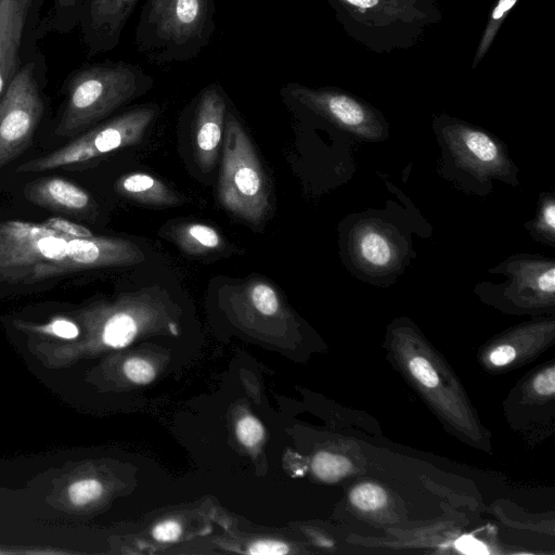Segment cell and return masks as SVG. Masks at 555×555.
<instances>
[{"mask_svg":"<svg viewBox=\"0 0 555 555\" xmlns=\"http://www.w3.org/2000/svg\"><path fill=\"white\" fill-rule=\"evenodd\" d=\"M181 526L176 520H165L156 525L152 531L153 538L160 542L177 541L181 534Z\"/></svg>","mask_w":555,"mask_h":555,"instance_id":"cell-30","label":"cell"},{"mask_svg":"<svg viewBox=\"0 0 555 555\" xmlns=\"http://www.w3.org/2000/svg\"><path fill=\"white\" fill-rule=\"evenodd\" d=\"M172 240L189 255H204L222 245V237L216 229L196 222L182 223L171 231Z\"/></svg>","mask_w":555,"mask_h":555,"instance_id":"cell-21","label":"cell"},{"mask_svg":"<svg viewBox=\"0 0 555 555\" xmlns=\"http://www.w3.org/2000/svg\"><path fill=\"white\" fill-rule=\"evenodd\" d=\"M23 194L34 205L75 217L88 215L94 207L86 190L61 177L31 181L23 188Z\"/></svg>","mask_w":555,"mask_h":555,"instance_id":"cell-17","label":"cell"},{"mask_svg":"<svg viewBox=\"0 0 555 555\" xmlns=\"http://www.w3.org/2000/svg\"><path fill=\"white\" fill-rule=\"evenodd\" d=\"M43 223L47 227H49L57 232L64 233L74 238H87V237H90L93 235L92 232L88 228H86L79 223L72 222L62 217L49 218V219L44 220Z\"/></svg>","mask_w":555,"mask_h":555,"instance_id":"cell-29","label":"cell"},{"mask_svg":"<svg viewBox=\"0 0 555 555\" xmlns=\"http://www.w3.org/2000/svg\"><path fill=\"white\" fill-rule=\"evenodd\" d=\"M554 338V319L524 323L489 340L478 353L479 362L490 373L507 372L539 357Z\"/></svg>","mask_w":555,"mask_h":555,"instance_id":"cell-13","label":"cell"},{"mask_svg":"<svg viewBox=\"0 0 555 555\" xmlns=\"http://www.w3.org/2000/svg\"><path fill=\"white\" fill-rule=\"evenodd\" d=\"M236 435L244 446L253 448L262 440L264 430L257 418L247 415L238 421L236 425Z\"/></svg>","mask_w":555,"mask_h":555,"instance_id":"cell-27","label":"cell"},{"mask_svg":"<svg viewBox=\"0 0 555 555\" xmlns=\"http://www.w3.org/2000/svg\"><path fill=\"white\" fill-rule=\"evenodd\" d=\"M145 260L138 245L122 237L90 236L68 241L63 259L38 266L29 283L46 281L55 276L82 270L125 267Z\"/></svg>","mask_w":555,"mask_h":555,"instance_id":"cell-11","label":"cell"},{"mask_svg":"<svg viewBox=\"0 0 555 555\" xmlns=\"http://www.w3.org/2000/svg\"><path fill=\"white\" fill-rule=\"evenodd\" d=\"M519 0H496L493 4L483 30L478 40L470 69H475L487 55L489 49L493 44L499 30L505 22L508 14L513 11Z\"/></svg>","mask_w":555,"mask_h":555,"instance_id":"cell-22","label":"cell"},{"mask_svg":"<svg viewBox=\"0 0 555 555\" xmlns=\"http://www.w3.org/2000/svg\"><path fill=\"white\" fill-rule=\"evenodd\" d=\"M1 1V0H0Z\"/></svg>","mask_w":555,"mask_h":555,"instance_id":"cell-34","label":"cell"},{"mask_svg":"<svg viewBox=\"0 0 555 555\" xmlns=\"http://www.w3.org/2000/svg\"><path fill=\"white\" fill-rule=\"evenodd\" d=\"M72 237L43 222L8 220L0 223V282L29 283L34 270L61 260Z\"/></svg>","mask_w":555,"mask_h":555,"instance_id":"cell-9","label":"cell"},{"mask_svg":"<svg viewBox=\"0 0 555 555\" xmlns=\"http://www.w3.org/2000/svg\"><path fill=\"white\" fill-rule=\"evenodd\" d=\"M280 93L284 102L297 112L360 138L380 139L387 131V122L378 109L344 89L287 82L281 87Z\"/></svg>","mask_w":555,"mask_h":555,"instance_id":"cell-7","label":"cell"},{"mask_svg":"<svg viewBox=\"0 0 555 555\" xmlns=\"http://www.w3.org/2000/svg\"><path fill=\"white\" fill-rule=\"evenodd\" d=\"M31 0L0 1V100L18 70V54Z\"/></svg>","mask_w":555,"mask_h":555,"instance_id":"cell-18","label":"cell"},{"mask_svg":"<svg viewBox=\"0 0 555 555\" xmlns=\"http://www.w3.org/2000/svg\"><path fill=\"white\" fill-rule=\"evenodd\" d=\"M154 78L142 67L125 62L95 64L77 72L67 87L66 102L54 130L72 137L153 88Z\"/></svg>","mask_w":555,"mask_h":555,"instance_id":"cell-4","label":"cell"},{"mask_svg":"<svg viewBox=\"0 0 555 555\" xmlns=\"http://www.w3.org/2000/svg\"><path fill=\"white\" fill-rule=\"evenodd\" d=\"M215 0H145L134 33L138 52L155 64L196 57L214 37Z\"/></svg>","mask_w":555,"mask_h":555,"instance_id":"cell-3","label":"cell"},{"mask_svg":"<svg viewBox=\"0 0 555 555\" xmlns=\"http://www.w3.org/2000/svg\"><path fill=\"white\" fill-rule=\"evenodd\" d=\"M115 190L127 198L152 206H178L182 202L165 183L143 172L120 177L115 183Z\"/></svg>","mask_w":555,"mask_h":555,"instance_id":"cell-19","label":"cell"},{"mask_svg":"<svg viewBox=\"0 0 555 555\" xmlns=\"http://www.w3.org/2000/svg\"><path fill=\"white\" fill-rule=\"evenodd\" d=\"M222 144L220 203L236 217L258 225L270 210L269 184L247 132L230 111L225 115Z\"/></svg>","mask_w":555,"mask_h":555,"instance_id":"cell-5","label":"cell"},{"mask_svg":"<svg viewBox=\"0 0 555 555\" xmlns=\"http://www.w3.org/2000/svg\"><path fill=\"white\" fill-rule=\"evenodd\" d=\"M353 469L352 463L347 457L330 452H319L312 461V470L315 476L327 482L345 478Z\"/></svg>","mask_w":555,"mask_h":555,"instance_id":"cell-23","label":"cell"},{"mask_svg":"<svg viewBox=\"0 0 555 555\" xmlns=\"http://www.w3.org/2000/svg\"><path fill=\"white\" fill-rule=\"evenodd\" d=\"M390 362L439 417L447 429L463 442L490 450L489 434L444 358L413 324L393 322L386 336Z\"/></svg>","mask_w":555,"mask_h":555,"instance_id":"cell-1","label":"cell"},{"mask_svg":"<svg viewBox=\"0 0 555 555\" xmlns=\"http://www.w3.org/2000/svg\"><path fill=\"white\" fill-rule=\"evenodd\" d=\"M356 246L360 259L376 270L388 269L397 259L396 245L385 232L374 227L359 233Z\"/></svg>","mask_w":555,"mask_h":555,"instance_id":"cell-20","label":"cell"},{"mask_svg":"<svg viewBox=\"0 0 555 555\" xmlns=\"http://www.w3.org/2000/svg\"><path fill=\"white\" fill-rule=\"evenodd\" d=\"M434 127L437 133L452 139V151H457L454 153L464 166L491 175L502 173L506 159L487 132L446 114L435 118Z\"/></svg>","mask_w":555,"mask_h":555,"instance_id":"cell-15","label":"cell"},{"mask_svg":"<svg viewBox=\"0 0 555 555\" xmlns=\"http://www.w3.org/2000/svg\"><path fill=\"white\" fill-rule=\"evenodd\" d=\"M506 280L479 295L508 313H544L555 305V262L541 256L511 257L493 269Z\"/></svg>","mask_w":555,"mask_h":555,"instance_id":"cell-8","label":"cell"},{"mask_svg":"<svg viewBox=\"0 0 555 555\" xmlns=\"http://www.w3.org/2000/svg\"><path fill=\"white\" fill-rule=\"evenodd\" d=\"M351 504L360 512H377L388 502L385 489L373 482L354 486L349 494Z\"/></svg>","mask_w":555,"mask_h":555,"instance_id":"cell-24","label":"cell"},{"mask_svg":"<svg viewBox=\"0 0 555 555\" xmlns=\"http://www.w3.org/2000/svg\"><path fill=\"white\" fill-rule=\"evenodd\" d=\"M126 376L135 384H147L155 377L153 365L146 360L131 358L124 365Z\"/></svg>","mask_w":555,"mask_h":555,"instance_id":"cell-28","label":"cell"},{"mask_svg":"<svg viewBox=\"0 0 555 555\" xmlns=\"http://www.w3.org/2000/svg\"><path fill=\"white\" fill-rule=\"evenodd\" d=\"M533 221L531 230L537 233V237L544 238L545 243L554 245L555 202L552 195L544 196L537 219Z\"/></svg>","mask_w":555,"mask_h":555,"instance_id":"cell-25","label":"cell"},{"mask_svg":"<svg viewBox=\"0 0 555 555\" xmlns=\"http://www.w3.org/2000/svg\"><path fill=\"white\" fill-rule=\"evenodd\" d=\"M83 0H55L54 3V17L56 22H61L62 17H67L69 21L74 15V18H79L80 10Z\"/></svg>","mask_w":555,"mask_h":555,"instance_id":"cell-32","label":"cell"},{"mask_svg":"<svg viewBox=\"0 0 555 555\" xmlns=\"http://www.w3.org/2000/svg\"><path fill=\"white\" fill-rule=\"evenodd\" d=\"M248 552L253 555H284L289 552V548L280 541L261 540L253 543Z\"/></svg>","mask_w":555,"mask_h":555,"instance_id":"cell-31","label":"cell"},{"mask_svg":"<svg viewBox=\"0 0 555 555\" xmlns=\"http://www.w3.org/2000/svg\"><path fill=\"white\" fill-rule=\"evenodd\" d=\"M227 112V96L219 83L206 86L194 99V153L202 171L207 172L216 165Z\"/></svg>","mask_w":555,"mask_h":555,"instance_id":"cell-14","label":"cell"},{"mask_svg":"<svg viewBox=\"0 0 555 555\" xmlns=\"http://www.w3.org/2000/svg\"><path fill=\"white\" fill-rule=\"evenodd\" d=\"M47 331L52 332L59 337L72 339L78 336L77 326L65 319H56L50 325L47 326Z\"/></svg>","mask_w":555,"mask_h":555,"instance_id":"cell-33","label":"cell"},{"mask_svg":"<svg viewBox=\"0 0 555 555\" xmlns=\"http://www.w3.org/2000/svg\"><path fill=\"white\" fill-rule=\"evenodd\" d=\"M345 33L383 54L416 46L442 20L436 0H325Z\"/></svg>","mask_w":555,"mask_h":555,"instance_id":"cell-2","label":"cell"},{"mask_svg":"<svg viewBox=\"0 0 555 555\" xmlns=\"http://www.w3.org/2000/svg\"><path fill=\"white\" fill-rule=\"evenodd\" d=\"M140 0H83L79 18L91 54L107 52L120 40Z\"/></svg>","mask_w":555,"mask_h":555,"instance_id":"cell-16","label":"cell"},{"mask_svg":"<svg viewBox=\"0 0 555 555\" xmlns=\"http://www.w3.org/2000/svg\"><path fill=\"white\" fill-rule=\"evenodd\" d=\"M509 425L521 433H546L555 417V364L544 363L524 376L504 402Z\"/></svg>","mask_w":555,"mask_h":555,"instance_id":"cell-12","label":"cell"},{"mask_svg":"<svg viewBox=\"0 0 555 555\" xmlns=\"http://www.w3.org/2000/svg\"><path fill=\"white\" fill-rule=\"evenodd\" d=\"M42 114L35 65L28 63L18 68L0 100V169L30 144Z\"/></svg>","mask_w":555,"mask_h":555,"instance_id":"cell-10","label":"cell"},{"mask_svg":"<svg viewBox=\"0 0 555 555\" xmlns=\"http://www.w3.org/2000/svg\"><path fill=\"white\" fill-rule=\"evenodd\" d=\"M157 114L158 106L155 104L137 106L90 129L47 155L21 164L16 172L29 173L67 168L138 144Z\"/></svg>","mask_w":555,"mask_h":555,"instance_id":"cell-6","label":"cell"},{"mask_svg":"<svg viewBox=\"0 0 555 555\" xmlns=\"http://www.w3.org/2000/svg\"><path fill=\"white\" fill-rule=\"evenodd\" d=\"M102 485L95 479L74 482L68 488V495L75 505H85L102 494Z\"/></svg>","mask_w":555,"mask_h":555,"instance_id":"cell-26","label":"cell"}]
</instances>
